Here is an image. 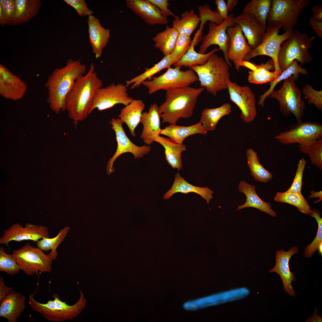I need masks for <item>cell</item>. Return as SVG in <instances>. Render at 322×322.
<instances>
[{"instance_id": "cell-53", "label": "cell", "mask_w": 322, "mask_h": 322, "mask_svg": "<svg viewBox=\"0 0 322 322\" xmlns=\"http://www.w3.org/2000/svg\"><path fill=\"white\" fill-rule=\"evenodd\" d=\"M149 1L156 6L161 11L163 16L165 17L171 16L175 18L179 17L175 15L168 8L169 4L168 0H148Z\"/></svg>"}, {"instance_id": "cell-24", "label": "cell", "mask_w": 322, "mask_h": 322, "mask_svg": "<svg viewBox=\"0 0 322 322\" xmlns=\"http://www.w3.org/2000/svg\"><path fill=\"white\" fill-rule=\"evenodd\" d=\"M87 21L89 43L93 53L98 59L108 43L110 30L103 27L99 19L93 15L88 16Z\"/></svg>"}, {"instance_id": "cell-55", "label": "cell", "mask_w": 322, "mask_h": 322, "mask_svg": "<svg viewBox=\"0 0 322 322\" xmlns=\"http://www.w3.org/2000/svg\"><path fill=\"white\" fill-rule=\"evenodd\" d=\"M215 3L216 6V10L221 17L224 19L228 16V9L226 3L224 0H216Z\"/></svg>"}, {"instance_id": "cell-59", "label": "cell", "mask_w": 322, "mask_h": 322, "mask_svg": "<svg viewBox=\"0 0 322 322\" xmlns=\"http://www.w3.org/2000/svg\"><path fill=\"white\" fill-rule=\"evenodd\" d=\"M317 309H315L313 314L312 317L308 318L306 322H322V316L320 317L317 315Z\"/></svg>"}, {"instance_id": "cell-58", "label": "cell", "mask_w": 322, "mask_h": 322, "mask_svg": "<svg viewBox=\"0 0 322 322\" xmlns=\"http://www.w3.org/2000/svg\"><path fill=\"white\" fill-rule=\"evenodd\" d=\"M310 194L309 195L308 199H310L312 198L318 197L319 199L314 202V203H317L322 201V191H311L310 192Z\"/></svg>"}, {"instance_id": "cell-54", "label": "cell", "mask_w": 322, "mask_h": 322, "mask_svg": "<svg viewBox=\"0 0 322 322\" xmlns=\"http://www.w3.org/2000/svg\"><path fill=\"white\" fill-rule=\"evenodd\" d=\"M309 23L317 36L321 38H322V21L316 19L312 17L309 19Z\"/></svg>"}, {"instance_id": "cell-18", "label": "cell", "mask_w": 322, "mask_h": 322, "mask_svg": "<svg viewBox=\"0 0 322 322\" xmlns=\"http://www.w3.org/2000/svg\"><path fill=\"white\" fill-rule=\"evenodd\" d=\"M299 249L297 246L292 247L287 251L283 250H277L275 253V262L274 267L269 271L270 273L275 272L281 278L283 288L285 293L294 297L295 292L292 285V281H295V275L290 270L289 263L292 256L298 254Z\"/></svg>"}, {"instance_id": "cell-9", "label": "cell", "mask_w": 322, "mask_h": 322, "mask_svg": "<svg viewBox=\"0 0 322 322\" xmlns=\"http://www.w3.org/2000/svg\"><path fill=\"white\" fill-rule=\"evenodd\" d=\"M295 81L292 76L284 80L281 88L273 91L270 96L278 101L282 114L288 116L292 114L299 123L302 121L305 105Z\"/></svg>"}, {"instance_id": "cell-8", "label": "cell", "mask_w": 322, "mask_h": 322, "mask_svg": "<svg viewBox=\"0 0 322 322\" xmlns=\"http://www.w3.org/2000/svg\"><path fill=\"white\" fill-rule=\"evenodd\" d=\"M58 253L52 251L45 254L40 248L27 243L20 248L13 251L12 254L16 258L21 270L26 275L31 276L39 271L50 273L52 261L56 259Z\"/></svg>"}, {"instance_id": "cell-40", "label": "cell", "mask_w": 322, "mask_h": 322, "mask_svg": "<svg viewBox=\"0 0 322 322\" xmlns=\"http://www.w3.org/2000/svg\"><path fill=\"white\" fill-rule=\"evenodd\" d=\"M299 74L306 75L308 74V72L306 69L299 66L298 62L295 60L286 69L282 72L274 80L270 82L269 89L260 96L258 102V105L262 107L264 106V102L265 99L274 91L275 87L279 82L292 76L295 80H296L299 77Z\"/></svg>"}, {"instance_id": "cell-36", "label": "cell", "mask_w": 322, "mask_h": 322, "mask_svg": "<svg viewBox=\"0 0 322 322\" xmlns=\"http://www.w3.org/2000/svg\"><path fill=\"white\" fill-rule=\"evenodd\" d=\"M175 64L171 54L165 56L158 63L151 67L146 68L145 71L140 74L126 81V85L127 86L132 84L131 89H132L138 87L142 83L147 79L153 77V76L162 70L168 69L171 66Z\"/></svg>"}, {"instance_id": "cell-26", "label": "cell", "mask_w": 322, "mask_h": 322, "mask_svg": "<svg viewBox=\"0 0 322 322\" xmlns=\"http://www.w3.org/2000/svg\"><path fill=\"white\" fill-rule=\"evenodd\" d=\"M255 188V186L251 185L244 181L242 180L239 182V190L245 195L246 200L243 204L238 206L236 210H239L245 208H253L273 217H276L277 213L272 208L270 203L266 202L261 199L257 195Z\"/></svg>"}, {"instance_id": "cell-20", "label": "cell", "mask_w": 322, "mask_h": 322, "mask_svg": "<svg viewBox=\"0 0 322 322\" xmlns=\"http://www.w3.org/2000/svg\"><path fill=\"white\" fill-rule=\"evenodd\" d=\"M27 89V86L24 82L0 64V95L7 99L17 100L24 97Z\"/></svg>"}, {"instance_id": "cell-23", "label": "cell", "mask_w": 322, "mask_h": 322, "mask_svg": "<svg viewBox=\"0 0 322 322\" xmlns=\"http://www.w3.org/2000/svg\"><path fill=\"white\" fill-rule=\"evenodd\" d=\"M161 118L159 106L155 103L151 105L148 112L143 113L140 123L143 129L140 137L146 145H150L155 142L160 135Z\"/></svg>"}, {"instance_id": "cell-61", "label": "cell", "mask_w": 322, "mask_h": 322, "mask_svg": "<svg viewBox=\"0 0 322 322\" xmlns=\"http://www.w3.org/2000/svg\"><path fill=\"white\" fill-rule=\"evenodd\" d=\"M317 250H318L319 254L321 256L322 255V243L320 244Z\"/></svg>"}, {"instance_id": "cell-13", "label": "cell", "mask_w": 322, "mask_h": 322, "mask_svg": "<svg viewBox=\"0 0 322 322\" xmlns=\"http://www.w3.org/2000/svg\"><path fill=\"white\" fill-rule=\"evenodd\" d=\"M235 17L233 14H230L219 25L210 21L208 32L202 39V42L200 46L199 52L205 53L207 49L210 46L217 45L220 50H222L224 53L225 61L230 67H231V64L227 57L230 41L227 32V30L228 27L235 25L234 23Z\"/></svg>"}, {"instance_id": "cell-22", "label": "cell", "mask_w": 322, "mask_h": 322, "mask_svg": "<svg viewBox=\"0 0 322 322\" xmlns=\"http://www.w3.org/2000/svg\"><path fill=\"white\" fill-rule=\"evenodd\" d=\"M126 3L127 7L148 24L166 25L168 23L167 18L148 0H126Z\"/></svg>"}, {"instance_id": "cell-48", "label": "cell", "mask_w": 322, "mask_h": 322, "mask_svg": "<svg viewBox=\"0 0 322 322\" xmlns=\"http://www.w3.org/2000/svg\"><path fill=\"white\" fill-rule=\"evenodd\" d=\"M191 36L179 34L174 48L171 53L174 61V64L187 51L191 46Z\"/></svg>"}, {"instance_id": "cell-39", "label": "cell", "mask_w": 322, "mask_h": 322, "mask_svg": "<svg viewBox=\"0 0 322 322\" xmlns=\"http://www.w3.org/2000/svg\"><path fill=\"white\" fill-rule=\"evenodd\" d=\"M200 22L199 16L192 8L189 11L182 13L180 18H175L173 21L172 26L179 34L191 36Z\"/></svg>"}, {"instance_id": "cell-16", "label": "cell", "mask_w": 322, "mask_h": 322, "mask_svg": "<svg viewBox=\"0 0 322 322\" xmlns=\"http://www.w3.org/2000/svg\"><path fill=\"white\" fill-rule=\"evenodd\" d=\"M230 100L241 111V117L245 123H249L255 119L257 114L254 94L247 86H241L231 81H227Z\"/></svg>"}, {"instance_id": "cell-19", "label": "cell", "mask_w": 322, "mask_h": 322, "mask_svg": "<svg viewBox=\"0 0 322 322\" xmlns=\"http://www.w3.org/2000/svg\"><path fill=\"white\" fill-rule=\"evenodd\" d=\"M227 32L230 41L227 58L232 62L236 69L239 71L244 58L253 49L246 41L239 25L235 24L228 27Z\"/></svg>"}, {"instance_id": "cell-5", "label": "cell", "mask_w": 322, "mask_h": 322, "mask_svg": "<svg viewBox=\"0 0 322 322\" xmlns=\"http://www.w3.org/2000/svg\"><path fill=\"white\" fill-rule=\"evenodd\" d=\"M79 300L73 305H69L61 301L59 296L54 293L53 300L48 301L46 303L36 301L34 294H30L29 303L34 311L40 313L43 317L49 321L63 322L70 320L77 317L86 307V300L83 293L80 290Z\"/></svg>"}, {"instance_id": "cell-4", "label": "cell", "mask_w": 322, "mask_h": 322, "mask_svg": "<svg viewBox=\"0 0 322 322\" xmlns=\"http://www.w3.org/2000/svg\"><path fill=\"white\" fill-rule=\"evenodd\" d=\"M229 67L225 59L214 53L205 64L189 68L196 74L201 87L216 96L218 92L227 89V81L230 79Z\"/></svg>"}, {"instance_id": "cell-25", "label": "cell", "mask_w": 322, "mask_h": 322, "mask_svg": "<svg viewBox=\"0 0 322 322\" xmlns=\"http://www.w3.org/2000/svg\"><path fill=\"white\" fill-rule=\"evenodd\" d=\"M26 297L14 290L10 291L0 302V317L9 322H17L25 308Z\"/></svg>"}, {"instance_id": "cell-34", "label": "cell", "mask_w": 322, "mask_h": 322, "mask_svg": "<svg viewBox=\"0 0 322 322\" xmlns=\"http://www.w3.org/2000/svg\"><path fill=\"white\" fill-rule=\"evenodd\" d=\"M179 35L175 28L166 26L165 30L153 38L155 47L160 50L165 56L171 54L174 48Z\"/></svg>"}, {"instance_id": "cell-7", "label": "cell", "mask_w": 322, "mask_h": 322, "mask_svg": "<svg viewBox=\"0 0 322 322\" xmlns=\"http://www.w3.org/2000/svg\"><path fill=\"white\" fill-rule=\"evenodd\" d=\"M310 0H272L267 21L268 25L282 28L285 32L292 30L303 10Z\"/></svg>"}, {"instance_id": "cell-6", "label": "cell", "mask_w": 322, "mask_h": 322, "mask_svg": "<svg viewBox=\"0 0 322 322\" xmlns=\"http://www.w3.org/2000/svg\"><path fill=\"white\" fill-rule=\"evenodd\" d=\"M315 38V36L309 38L306 33L293 30L289 38L281 46L278 58L281 71L286 69L295 60L301 64L311 62L312 58L308 49Z\"/></svg>"}, {"instance_id": "cell-43", "label": "cell", "mask_w": 322, "mask_h": 322, "mask_svg": "<svg viewBox=\"0 0 322 322\" xmlns=\"http://www.w3.org/2000/svg\"><path fill=\"white\" fill-rule=\"evenodd\" d=\"M298 146L301 152L309 155L312 165L322 170V139L310 141Z\"/></svg>"}, {"instance_id": "cell-14", "label": "cell", "mask_w": 322, "mask_h": 322, "mask_svg": "<svg viewBox=\"0 0 322 322\" xmlns=\"http://www.w3.org/2000/svg\"><path fill=\"white\" fill-rule=\"evenodd\" d=\"M275 138L284 145H300L322 139V125L315 122H297L291 126L289 130L281 132Z\"/></svg>"}, {"instance_id": "cell-1", "label": "cell", "mask_w": 322, "mask_h": 322, "mask_svg": "<svg viewBox=\"0 0 322 322\" xmlns=\"http://www.w3.org/2000/svg\"><path fill=\"white\" fill-rule=\"evenodd\" d=\"M102 86V81L97 76L93 63L86 74L77 79L66 99L68 116L75 126L90 114L95 94Z\"/></svg>"}, {"instance_id": "cell-2", "label": "cell", "mask_w": 322, "mask_h": 322, "mask_svg": "<svg viewBox=\"0 0 322 322\" xmlns=\"http://www.w3.org/2000/svg\"><path fill=\"white\" fill-rule=\"evenodd\" d=\"M86 66L80 60L69 59L66 65L54 70L49 76L45 86L48 90L47 102L56 114L66 110V97L77 79L83 75Z\"/></svg>"}, {"instance_id": "cell-10", "label": "cell", "mask_w": 322, "mask_h": 322, "mask_svg": "<svg viewBox=\"0 0 322 322\" xmlns=\"http://www.w3.org/2000/svg\"><path fill=\"white\" fill-rule=\"evenodd\" d=\"M181 66L169 67L162 74L153 76L150 80H145L142 84L146 87L148 93L152 94L161 89L181 88L190 85L198 80L197 75L193 70L190 69L181 70Z\"/></svg>"}, {"instance_id": "cell-32", "label": "cell", "mask_w": 322, "mask_h": 322, "mask_svg": "<svg viewBox=\"0 0 322 322\" xmlns=\"http://www.w3.org/2000/svg\"><path fill=\"white\" fill-rule=\"evenodd\" d=\"M41 5L40 0H15L13 25L29 22L38 13Z\"/></svg>"}, {"instance_id": "cell-41", "label": "cell", "mask_w": 322, "mask_h": 322, "mask_svg": "<svg viewBox=\"0 0 322 322\" xmlns=\"http://www.w3.org/2000/svg\"><path fill=\"white\" fill-rule=\"evenodd\" d=\"M194 39L191 41V46L186 53L181 58L173 65L176 66H185L189 68L195 65H202L205 64L210 56L220 49L215 48L209 52L205 54L196 52L194 48L195 44Z\"/></svg>"}, {"instance_id": "cell-11", "label": "cell", "mask_w": 322, "mask_h": 322, "mask_svg": "<svg viewBox=\"0 0 322 322\" xmlns=\"http://www.w3.org/2000/svg\"><path fill=\"white\" fill-rule=\"evenodd\" d=\"M278 27L268 25L264 37L261 44L247 55L244 61H249L252 58L260 55L270 57L274 62L276 78L282 72L279 67L278 58L283 43L290 37L292 30L287 31L279 34Z\"/></svg>"}, {"instance_id": "cell-45", "label": "cell", "mask_w": 322, "mask_h": 322, "mask_svg": "<svg viewBox=\"0 0 322 322\" xmlns=\"http://www.w3.org/2000/svg\"><path fill=\"white\" fill-rule=\"evenodd\" d=\"M310 216L314 218L317 222L318 227L316 236L311 243L305 248L304 255L306 258H310L318 250L320 244L322 243V219L320 211L317 209H312Z\"/></svg>"}, {"instance_id": "cell-37", "label": "cell", "mask_w": 322, "mask_h": 322, "mask_svg": "<svg viewBox=\"0 0 322 322\" xmlns=\"http://www.w3.org/2000/svg\"><path fill=\"white\" fill-rule=\"evenodd\" d=\"M244 296L243 291L240 288L191 301V304L193 309H196L242 298Z\"/></svg>"}, {"instance_id": "cell-3", "label": "cell", "mask_w": 322, "mask_h": 322, "mask_svg": "<svg viewBox=\"0 0 322 322\" xmlns=\"http://www.w3.org/2000/svg\"><path fill=\"white\" fill-rule=\"evenodd\" d=\"M205 89L188 86L166 90L165 100L159 106L162 123L175 124L180 118L191 117L198 97Z\"/></svg>"}, {"instance_id": "cell-12", "label": "cell", "mask_w": 322, "mask_h": 322, "mask_svg": "<svg viewBox=\"0 0 322 322\" xmlns=\"http://www.w3.org/2000/svg\"><path fill=\"white\" fill-rule=\"evenodd\" d=\"M109 123L114 131L117 146L114 154L108 161L106 165L107 174L110 175L114 171V163L116 160L122 154L130 153L132 154L136 159L143 157L151 151L150 145H144L139 146L132 143L126 134L123 127L124 123L119 118H112Z\"/></svg>"}, {"instance_id": "cell-42", "label": "cell", "mask_w": 322, "mask_h": 322, "mask_svg": "<svg viewBox=\"0 0 322 322\" xmlns=\"http://www.w3.org/2000/svg\"><path fill=\"white\" fill-rule=\"evenodd\" d=\"M271 3L272 0H252L245 6L242 13L253 15L267 28V18Z\"/></svg>"}, {"instance_id": "cell-46", "label": "cell", "mask_w": 322, "mask_h": 322, "mask_svg": "<svg viewBox=\"0 0 322 322\" xmlns=\"http://www.w3.org/2000/svg\"><path fill=\"white\" fill-rule=\"evenodd\" d=\"M5 247H0V271L4 272L11 275L18 274L21 270L16 258L6 253Z\"/></svg>"}, {"instance_id": "cell-56", "label": "cell", "mask_w": 322, "mask_h": 322, "mask_svg": "<svg viewBox=\"0 0 322 322\" xmlns=\"http://www.w3.org/2000/svg\"><path fill=\"white\" fill-rule=\"evenodd\" d=\"M13 289V287L6 286L4 283V278L1 276L0 278V302Z\"/></svg>"}, {"instance_id": "cell-47", "label": "cell", "mask_w": 322, "mask_h": 322, "mask_svg": "<svg viewBox=\"0 0 322 322\" xmlns=\"http://www.w3.org/2000/svg\"><path fill=\"white\" fill-rule=\"evenodd\" d=\"M197 7L198 16L201 23L199 33H201L204 25L208 21L214 22L217 25L221 24L223 21L224 19L221 17L217 10L213 11L211 10L208 4H205L203 6L198 5Z\"/></svg>"}, {"instance_id": "cell-15", "label": "cell", "mask_w": 322, "mask_h": 322, "mask_svg": "<svg viewBox=\"0 0 322 322\" xmlns=\"http://www.w3.org/2000/svg\"><path fill=\"white\" fill-rule=\"evenodd\" d=\"M127 91V86L122 83H112L99 88L95 96L90 114L96 109L102 111L119 104L128 105L134 99L129 96Z\"/></svg>"}, {"instance_id": "cell-28", "label": "cell", "mask_w": 322, "mask_h": 322, "mask_svg": "<svg viewBox=\"0 0 322 322\" xmlns=\"http://www.w3.org/2000/svg\"><path fill=\"white\" fill-rule=\"evenodd\" d=\"M243 66L250 69L248 77V80L250 83L263 84L270 82L276 78L275 72L270 71L275 69L274 62L271 59L265 63L258 65L245 61Z\"/></svg>"}, {"instance_id": "cell-31", "label": "cell", "mask_w": 322, "mask_h": 322, "mask_svg": "<svg viewBox=\"0 0 322 322\" xmlns=\"http://www.w3.org/2000/svg\"><path fill=\"white\" fill-rule=\"evenodd\" d=\"M155 142L161 145L164 148L165 159L173 169L181 170L182 165L181 153L187 149L185 145L177 143L169 138L159 136Z\"/></svg>"}, {"instance_id": "cell-35", "label": "cell", "mask_w": 322, "mask_h": 322, "mask_svg": "<svg viewBox=\"0 0 322 322\" xmlns=\"http://www.w3.org/2000/svg\"><path fill=\"white\" fill-rule=\"evenodd\" d=\"M276 202L287 203L296 207L301 213L310 216L312 212L308 202L302 193L286 191L277 192L275 196Z\"/></svg>"}, {"instance_id": "cell-33", "label": "cell", "mask_w": 322, "mask_h": 322, "mask_svg": "<svg viewBox=\"0 0 322 322\" xmlns=\"http://www.w3.org/2000/svg\"><path fill=\"white\" fill-rule=\"evenodd\" d=\"M231 111V105L227 103L216 108H205L202 112L199 121L206 131H213L216 129L219 120L224 116L229 114Z\"/></svg>"}, {"instance_id": "cell-21", "label": "cell", "mask_w": 322, "mask_h": 322, "mask_svg": "<svg viewBox=\"0 0 322 322\" xmlns=\"http://www.w3.org/2000/svg\"><path fill=\"white\" fill-rule=\"evenodd\" d=\"M234 23L239 25L253 49L261 43L267 28L264 27L253 15L242 13L235 17Z\"/></svg>"}, {"instance_id": "cell-49", "label": "cell", "mask_w": 322, "mask_h": 322, "mask_svg": "<svg viewBox=\"0 0 322 322\" xmlns=\"http://www.w3.org/2000/svg\"><path fill=\"white\" fill-rule=\"evenodd\" d=\"M306 163V161L304 158L299 160L292 182L287 191L301 193L303 173Z\"/></svg>"}, {"instance_id": "cell-44", "label": "cell", "mask_w": 322, "mask_h": 322, "mask_svg": "<svg viewBox=\"0 0 322 322\" xmlns=\"http://www.w3.org/2000/svg\"><path fill=\"white\" fill-rule=\"evenodd\" d=\"M69 228L66 226L60 230L57 235L52 238L44 237L36 243L37 247L43 251L47 252L51 250L57 253V247L64 240L69 231Z\"/></svg>"}, {"instance_id": "cell-27", "label": "cell", "mask_w": 322, "mask_h": 322, "mask_svg": "<svg viewBox=\"0 0 322 322\" xmlns=\"http://www.w3.org/2000/svg\"><path fill=\"white\" fill-rule=\"evenodd\" d=\"M213 191L208 187H199L192 185L177 172L175 174L174 180L171 188L165 193L163 197L165 199H168L177 193L187 194L194 193L199 195L208 203L213 198Z\"/></svg>"}, {"instance_id": "cell-17", "label": "cell", "mask_w": 322, "mask_h": 322, "mask_svg": "<svg viewBox=\"0 0 322 322\" xmlns=\"http://www.w3.org/2000/svg\"><path fill=\"white\" fill-rule=\"evenodd\" d=\"M48 228L44 225L28 223L24 227L18 223L14 224L4 230L0 238V244L9 247L12 241L21 242L31 240L37 242L44 237H49Z\"/></svg>"}, {"instance_id": "cell-30", "label": "cell", "mask_w": 322, "mask_h": 322, "mask_svg": "<svg viewBox=\"0 0 322 322\" xmlns=\"http://www.w3.org/2000/svg\"><path fill=\"white\" fill-rule=\"evenodd\" d=\"M207 132L199 121L196 124L188 126L170 124L161 129L160 134L168 137L177 143L182 144L184 140L189 136L197 134L205 135Z\"/></svg>"}, {"instance_id": "cell-50", "label": "cell", "mask_w": 322, "mask_h": 322, "mask_svg": "<svg viewBox=\"0 0 322 322\" xmlns=\"http://www.w3.org/2000/svg\"><path fill=\"white\" fill-rule=\"evenodd\" d=\"M302 92L308 99V104H314L317 109L322 110V91L314 89L309 84H306L303 88Z\"/></svg>"}, {"instance_id": "cell-62", "label": "cell", "mask_w": 322, "mask_h": 322, "mask_svg": "<svg viewBox=\"0 0 322 322\" xmlns=\"http://www.w3.org/2000/svg\"><path fill=\"white\" fill-rule=\"evenodd\" d=\"M4 2V0H0V5H3Z\"/></svg>"}, {"instance_id": "cell-38", "label": "cell", "mask_w": 322, "mask_h": 322, "mask_svg": "<svg viewBox=\"0 0 322 322\" xmlns=\"http://www.w3.org/2000/svg\"><path fill=\"white\" fill-rule=\"evenodd\" d=\"M246 154L250 175L256 181L266 183L272 179L273 174L260 163L256 152L252 148H248L246 150Z\"/></svg>"}, {"instance_id": "cell-51", "label": "cell", "mask_w": 322, "mask_h": 322, "mask_svg": "<svg viewBox=\"0 0 322 322\" xmlns=\"http://www.w3.org/2000/svg\"><path fill=\"white\" fill-rule=\"evenodd\" d=\"M67 4L72 7L80 17L92 15L93 11L89 8L85 0H64Z\"/></svg>"}, {"instance_id": "cell-29", "label": "cell", "mask_w": 322, "mask_h": 322, "mask_svg": "<svg viewBox=\"0 0 322 322\" xmlns=\"http://www.w3.org/2000/svg\"><path fill=\"white\" fill-rule=\"evenodd\" d=\"M145 107L143 102L134 99L120 111L119 118L128 127L131 136H136L135 130L140 122L143 112Z\"/></svg>"}, {"instance_id": "cell-52", "label": "cell", "mask_w": 322, "mask_h": 322, "mask_svg": "<svg viewBox=\"0 0 322 322\" xmlns=\"http://www.w3.org/2000/svg\"><path fill=\"white\" fill-rule=\"evenodd\" d=\"M1 7L7 25H13L15 11V0H4Z\"/></svg>"}, {"instance_id": "cell-60", "label": "cell", "mask_w": 322, "mask_h": 322, "mask_svg": "<svg viewBox=\"0 0 322 322\" xmlns=\"http://www.w3.org/2000/svg\"><path fill=\"white\" fill-rule=\"evenodd\" d=\"M238 2V0H228L226 3L228 11L231 12L234 9Z\"/></svg>"}, {"instance_id": "cell-57", "label": "cell", "mask_w": 322, "mask_h": 322, "mask_svg": "<svg viewBox=\"0 0 322 322\" xmlns=\"http://www.w3.org/2000/svg\"><path fill=\"white\" fill-rule=\"evenodd\" d=\"M312 17L316 19L322 21V7L319 5H316L312 8Z\"/></svg>"}]
</instances>
